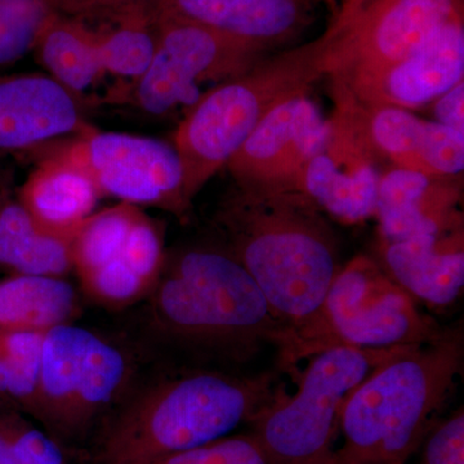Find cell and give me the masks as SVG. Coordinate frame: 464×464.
I'll list each match as a JSON object with an SVG mask.
<instances>
[{
    "label": "cell",
    "instance_id": "3957f363",
    "mask_svg": "<svg viewBox=\"0 0 464 464\" xmlns=\"http://www.w3.org/2000/svg\"><path fill=\"white\" fill-rule=\"evenodd\" d=\"M274 375L179 368L140 381L88 448L92 464H150L230 435L273 401Z\"/></svg>",
    "mask_w": 464,
    "mask_h": 464
},
{
    "label": "cell",
    "instance_id": "2e32d148",
    "mask_svg": "<svg viewBox=\"0 0 464 464\" xmlns=\"http://www.w3.org/2000/svg\"><path fill=\"white\" fill-rule=\"evenodd\" d=\"M462 190L457 177H436L392 168L382 174L375 216L382 241L463 228Z\"/></svg>",
    "mask_w": 464,
    "mask_h": 464
},
{
    "label": "cell",
    "instance_id": "d590c367",
    "mask_svg": "<svg viewBox=\"0 0 464 464\" xmlns=\"http://www.w3.org/2000/svg\"><path fill=\"white\" fill-rule=\"evenodd\" d=\"M314 464H348L344 462L343 459L340 456H338L337 451L333 450L331 454L324 457L323 459L317 460V462Z\"/></svg>",
    "mask_w": 464,
    "mask_h": 464
},
{
    "label": "cell",
    "instance_id": "d6986e66",
    "mask_svg": "<svg viewBox=\"0 0 464 464\" xmlns=\"http://www.w3.org/2000/svg\"><path fill=\"white\" fill-rule=\"evenodd\" d=\"M102 197L87 168L63 149L43 160L20 191V203L41 224L74 230L93 213Z\"/></svg>",
    "mask_w": 464,
    "mask_h": 464
},
{
    "label": "cell",
    "instance_id": "ffe728a7",
    "mask_svg": "<svg viewBox=\"0 0 464 464\" xmlns=\"http://www.w3.org/2000/svg\"><path fill=\"white\" fill-rule=\"evenodd\" d=\"M164 259L160 228L142 212L121 255L81 280L82 288L101 306L114 310L136 306L157 282Z\"/></svg>",
    "mask_w": 464,
    "mask_h": 464
},
{
    "label": "cell",
    "instance_id": "4dcf8cb0",
    "mask_svg": "<svg viewBox=\"0 0 464 464\" xmlns=\"http://www.w3.org/2000/svg\"><path fill=\"white\" fill-rule=\"evenodd\" d=\"M422 164L427 176L458 177L464 168V133L427 121Z\"/></svg>",
    "mask_w": 464,
    "mask_h": 464
},
{
    "label": "cell",
    "instance_id": "277c9868",
    "mask_svg": "<svg viewBox=\"0 0 464 464\" xmlns=\"http://www.w3.org/2000/svg\"><path fill=\"white\" fill-rule=\"evenodd\" d=\"M463 362L458 332L438 340L400 347L348 396L342 409L348 464H405L433 427Z\"/></svg>",
    "mask_w": 464,
    "mask_h": 464
},
{
    "label": "cell",
    "instance_id": "484cf974",
    "mask_svg": "<svg viewBox=\"0 0 464 464\" xmlns=\"http://www.w3.org/2000/svg\"><path fill=\"white\" fill-rule=\"evenodd\" d=\"M141 213L139 207L121 201L84 219L72 246V270L79 280L121 255Z\"/></svg>",
    "mask_w": 464,
    "mask_h": 464
},
{
    "label": "cell",
    "instance_id": "9c48e42d",
    "mask_svg": "<svg viewBox=\"0 0 464 464\" xmlns=\"http://www.w3.org/2000/svg\"><path fill=\"white\" fill-rule=\"evenodd\" d=\"M157 48L146 72L130 87L134 102L150 114L197 102L199 84L243 74L266 50L209 27L179 20L152 21Z\"/></svg>",
    "mask_w": 464,
    "mask_h": 464
},
{
    "label": "cell",
    "instance_id": "7c38bea8",
    "mask_svg": "<svg viewBox=\"0 0 464 464\" xmlns=\"http://www.w3.org/2000/svg\"><path fill=\"white\" fill-rule=\"evenodd\" d=\"M67 149L87 168L102 195L174 213L188 209L183 200L181 160L168 143L91 128Z\"/></svg>",
    "mask_w": 464,
    "mask_h": 464
},
{
    "label": "cell",
    "instance_id": "f546056e",
    "mask_svg": "<svg viewBox=\"0 0 464 464\" xmlns=\"http://www.w3.org/2000/svg\"><path fill=\"white\" fill-rule=\"evenodd\" d=\"M150 464H270L252 435L225 436Z\"/></svg>",
    "mask_w": 464,
    "mask_h": 464
},
{
    "label": "cell",
    "instance_id": "e575fe53",
    "mask_svg": "<svg viewBox=\"0 0 464 464\" xmlns=\"http://www.w3.org/2000/svg\"><path fill=\"white\" fill-rule=\"evenodd\" d=\"M368 2L369 0H342L337 14L333 17L332 23H343Z\"/></svg>",
    "mask_w": 464,
    "mask_h": 464
},
{
    "label": "cell",
    "instance_id": "cb8c5ba5",
    "mask_svg": "<svg viewBox=\"0 0 464 464\" xmlns=\"http://www.w3.org/2000/svg\"><path fill=\"white\" fill-rule=\"evenodd\" d=\"M351 96L360 127L377 157L382 161H391L393 168L424 174L422 148L427 121L408 110L369 105L357 100L353 93Z\"/></svg>",
    "mask_w": 464,
    "mask_h": 464
},
{
    "label": "cell",
    "instance_id": "4316f807",
    "mask_svg": "<svg viewBox=\"0 0 464 464\" xmlns=\"http://www.w3.org/2000/svg\"><path fill=\"white\" fill-rule=\"evenodd\" d=\"M118 25L97 33L103 72L136 81L146 72L157 48V26L145 9L137 8L114 17Z\"/></svg>",
    "mask_w": 464,
    "mask_h": 464
},
{
    "label": "cell",
    "instance_id": "44dd1931",
    "mask_svg": "<svg viewBox=\"0 0 464 464\" xmlns=\"http://www.w3.org/2000/svg\"><path fill=\"white\" fill-rule=\"evenodd\" d=\"M81 226L74 230H54L36 221L20 201L3 204L0 266L16 275L63 277L72 270V246Z\"/></svg>",
    "mask_w": 464,
    "mask_h": 464
},
{
    "label": "cell",
    "instance_id": "f1b7e54d",
    "mask_svg": "<svg viewBox=\"0 0 464 464\" xmlns=\"http://www.w3.org/2000/svg\"><path fill=\"white\" fill-rule=\"evenodd\" d=\"M53 14L45 0H0V69L35 48Z\"/></svg>",
    "mask_w": 464,
    "mask_h": 464
},
{
    "label": "cell",
    "instance_id": "1f68e13d",
    "mask_svg": "<svg viewBox=\"0 0 464 464\" xmlns=\"http://www.w3.org/2000/svg\"><path fill=\"white\" fill-rule=\"evenodd\" d=\"M420 464H464V413L456 411L448 420L433 424L422 442Z\"/></svg>",
    "mask_w": 464,
    "mask_h": 464
},
{
    "label": "cell",
    "instance_id": "d6a6232c",
    "mask_svg": "<svg viewBox=\"0 0 464 464\" xmlns=\"http://www.w3.org/2000/svg\"><path fill=\"white\" fill-rule=\"evenodd\" d=\"M155 0H45L52 11L76 18L116 17L132 9L148 7Z\"/></svg>",
    "mask_w": 464,
    "mask_h": 464
},
{
    "label": "cell",
    "instance_id": "7a4b0ae2",
    "mask_svg": "<svg viewBox=\"0 0 464 464\" xmlns=\"http://www.w3.org/2000/svg\"><path fill=\"white\" fill-rule=\"evenodd\" d=\"M224 246L286 329L280 355L319 317L341 270L337 237L306 195L237 186L216 213Z\"/></svg>",
    "mask_w": 464,
    "mask_h": 464
},
{
    "label": "cell",
    "instance_id": "6da1fadb",
    "mask_svg": "<svg viewBox=\"0 0 464 464\" xmlns=\"http://www.w3.org/2000/svg\"><path fill=\"white\" fill-rule=\"evenodd\" d=\"M136 306L142 343L182 362L179 368L239 364L267 344L280 351L286 341L257 284L224 246L166 257Z\"/></svg>",
    "mask_w": 464,
    "mask_h": 464
},
{
    "label": "cell",
    "instance_id": "e0dca14e",
    "mask_svg": "<svg viewBox=\"0 0 464 464\" xmlns=\"http://www.w3.org/2000/svg\"><path fill=\"white\" fill-rule=\"evenodd\" d=\"M90 130L75 97L51 76H0V157Z\"/></svg>",
    "mask_w": 464,
    "mask_h": 464
},
{
    "label": "cell",
    "instance_id": "8d00e7d4",
    "mask_svg": "<svg viewBox=\"0 0 464 464\" xmlns=\"http://www.w3.org/2000/svg\"><path fill=\"white\" fill-rule=\"evenodd\" d=\"M308 3H310L311 5H314V3H319L324 2L326 3V5H331L332 11H333V17L335 16V14H337L338 7H337V0H307ZM342 2V0H341ZM340 2V5H341Z\"/></svg>",
    "mask_w": 464,
    "mask_h": 464
},
{
    "label": "cell",
    "instance_id": "ba28073f",
    "mask_svg": "<svg viewBox=\"0 0 464 464\" xmlns=\"http://www.w3.org/2000/svg\"><path fill=\"white\" fill-rule=\"evenodd\" d=\"M399 348L338 346L308 357L295 392H277L252 420L268 463L314 464L331 454L348 396Z\"/></svg>",
    "mask_w": 464,
    "mask_h": 464
},
{
    "label": "cell",
    "instance_id": "5bb4252c",
    "mask_svg": "<svg viewBox=\"0 0 464 464\" xmlns=\"http://www.w3.org/2000/svg\"><path fill=\"white\" fill-rule=\"evenodd\" d=\"M463 74L462 9L404 60L373 72L331 78L346 85L362 102L408 110L435 101L463 81Z\"/></svg>",
    "mask_w": 464,
    "mask_h": 464
},
{
    "label": "cell",
    "instance_id": "4fadbf2b",
    "mask_svg": "<svg viewBox=\"0 0 464 464\" xmlns=\"http://www.w3.org/2000/svg\"><path fill=\"white\" fill-rule=\"evenodd\" d=\"M326 123L307 94L276 106L227 161L237 186L297 191L310 159L322 148Z\"/></svg>",
    "mask_w": 464,
    "mask_h": 464
},
{
    "label": "cell",
    "instance_id": "7402d4cb",
    "mask_svg": "<svg viewBox=\"0 0 464 464\" xmlns=\"http://www.w3.org/2000/svg\"><path fill=\"white\" fill-rule=\"evenodd\" d=\"M79 314L78 292L63 277L14 275L0 280V332L45 334L75 323Z\"/></svg>",
    "mask_w": 464,
    "mask_h": 464
},
{
    "label": "cell",
    "instance_id": "603a6c76",
    "mask_svg": "<svg viewBox=\"0 0 464 464\" xmlns=\"http://www.w3.org/2000/svg\"><path fill=\"white\" fill-rule=\"evenodd\" d=\"M34 50L51 78L74 97L103 74L97 33L76 18L54 12Z\"/></svg>",
    "mask_w": 464,
    "mask_h": 464
},
{
    "label": "cell",
    "instance_id": "8fae6325",
    "mask_svg": "<svg viewBox=\"0 0 464 464\" xmlns=\"http://www.w3.org/2000/svg\"><path fill=\"white\" fill-rule=\"evenodd\" d=\"M335 109L325 139L304 168L299 192L323 213L353 225L375 216L380 163L360 127L350 92L333 81Z\"/></svg>",
    "mask_w": 464,
    "mask_h": 464
},
{
    "label": "cell",
    "instance_id": "836d02e7",
    "mask_svg": "<svg viewBox=\"0 0 464 464\" xmlns=\"http://www.w3.org/2000/svg\"><path fill=\"white\" fill-rule=\"evenodd\" d=\"M464 82L451 87L435 100L433 112L438 123L464 133Z\"/></svg>",
    "mask_w": 464,
    "mask_h": 464
},
{
    "label": "cell",
    "instance_id": "8992f818",
    "mask_svg": "<svg viewBox=\"0 0 464 464\" xmlns=\"http://www.w3.org/2000/svg\"><path fill=\"white\" fill-rule=\"evenodd\" d=\"M139 372L136 353L123 342L75 323L51 329L43 338L32 418L66 447L87 453L141 381Z\"/></svg>",
    "mask_w": 464,
    "mask_h": 464
},
{
    "label": "cell",
    "instance_id": "d4e9b609",
    "mask_svg": "<svg viewBox=\"0 0 464 464\" xmlns=\"http://www.w3.org/2000/svg\"><path fill=\"white\" fill-rule=\"evenodd\" d=\"M83 451L66 447L42 424L0 401V464H85Z\"/></svg>",
    "mask_w": 464,
    "mask_h": 464
},
{
    "label": "cell",
    "instance_id": "30bf717a",
    "mask_svg": "<svg viewBox=\"0 0 464 464\" xmlns=\"http://www.w3.org/2000/svg\"><path fill=\"white\" fill-rule=\"evenodd\" d=\"M462 0H369L343 23H332L331 74H365L420 50L457 12Z\"/></svg>",
    "mask_w": 464,
    "mask_h": 464
},
{
    "label": "cell",
    "instance_id": "5b68a950",
    "mask_svg": "<svg viewBox=\"0 0 464 464\" xmlns=\"http://www.w3.org/2000/svg\"><path fill=\"white\" fill-rule=\"evenodd\" d=\"M331 50L332 34L326 30L315 41L262 58L192 103L174 136L188 208L266 115L307 94L319 79L331 74Z\"/></svg>",
    "mask_w": 464,
    "mask_h": 464
},
{
    "label": "cell",
    "instance_id": "ac0fdd59",
    "mask_svg": "<svg viewBox=\"0 0 464 464\" xmlns=\"http://www.w3.org/2000/svg\"><path fill=\"white\" fill-rule=\"evenodd\" d=\"M382 268L414 299L432 307H447L462 295V230L382 241Z\"/></svg>",
    "mask_w": 464,
    "mask_h": 464
},
{
    "label": "cell",
    "instance_id": "52a82bcc",
    "mask_svg": "<svg viewBox=\"0 0 464 464\" xmlns=\"http://www.w3.org/2000/svg\"><path fill=\"white\" fill-rule=\"evenodd\" d=\"M442 333L381 265L359 256L341 267L316 323L292 342L280 360L293 366L329 347L415 346L438 340Z\"/></svg>",
    "mask_w": 464,
    "mask_h": 464
},
{
    "label": "cell",
    "instance_id": "83f0119b",
    "mask_svg": "<svg viewBox=\"0 0 464 464\" xmlns=\"http://www.w3.org/2000/svg\"><path fill=\"white\" fill-rule=\"evenodd\" d=\"M42 333L0 332V401L32 417L42 364Z\"/></svg>",
    "mask_w": 464,
    "mask_h": 464
},
{
    "label": "cell",
    "instance_id": "9a60e30c",
    "mask_svg": "<svg viewBox=\"0 0 464 464\" xmlns=\"http://www.w3.org/2000/svg\"><path fill=\"white\" fill-rule=\"evenodd\" d=\"M307 0H155L150 20H179L209 27L268 51L310 23Z\"/></svg>",
    "mask_w": 464,
    "mask_h": 464
}]
</instances>
